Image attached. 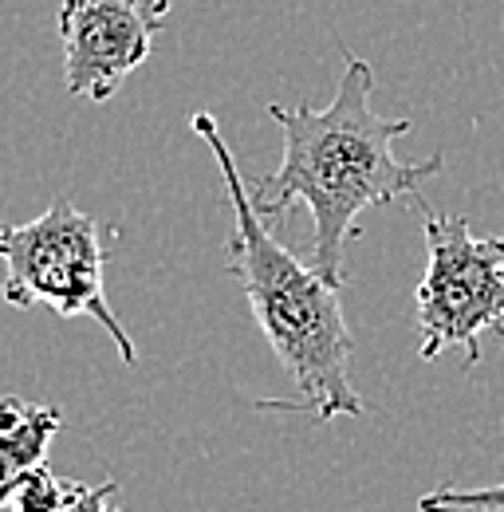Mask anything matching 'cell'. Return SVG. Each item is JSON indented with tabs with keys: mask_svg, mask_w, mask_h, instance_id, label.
Masks as SVG:
<instances>
[{
	"mask_svg": "<svg viewBox=\"0 0 504 512\" xmlns=\"http://www.w3.org/2000/svg\"><path fill=\"white\" fill-rule=\"evenodd\" d=\"M343 79L327 107L268 103V115L284 130V158L268 178H256L249 197L260 217H284L296 205L312 213V268L343 292L347 245L359 237L355 221L371 205L418 193L438 178L445 158L426 162L394 158V138L410 134V119H382L371 107L375 71L343 48Z\"/></svg>",
	"mask_w": 504,
	"mask_h": 512,
	"instance_id": "1",
	"label": "cell"
},
{
	"mask_svg": "<svg viewBox=\"0 0 504 512\" xmlns=\"http://www.w3.org/2000/svg\"><path fill=\"white\" fill-rule=\"evenodd\" d=\"M193 134L213 150L225 205H229V241H225V272L241 284L252 308V320L280 359L292 394L264 398L260 410L312 414L315 422H335L343 414H363L367 402L351 386V355L355 339L343 320L339 288L327 284L312 264L296 260L284 249L264 217L256 213L249 186L221 138L213 115L197 111L189 119Z\"/></svg>",
	"mask_w": 504,
	"mask_h": 512,
	"instance_id": "2",
	"label": "cell"
},
{
	"mask_svg": "<svg viewBox=\"0 0 504 512\" xmlns=\"http://www.w3.org/2000/svg\"><path fill=\"white\" fill-rule=\"evenodd\" d=\"M0 296L12 308H52L60 320L91 316L103 323L111 343L119 347L126 367L138 363V347L107 304L103 268L107 245L103 225L75 209L67 197H56L48 213L24 225L0 221Z\"/></svg>",
	"mask_w": 504,
	"mask_h": 512,
	"instance_id": "3",
	"label": "cell"
},
{
	"mask_svg": "<svg viewBox=\"0 0 504 512\" xmlns=\"http://www.w3.org/2000/svg\"><path fill=\"white\" fill-rule=\"evenodd\" d=\"M414 308L426 363L445 347H461L465 367H477L481 335L504 339V237L473 233L469 217L426 213V276Z\"/></svg>",
	"mask_w": 504,
	"mask_h": 512,
	"instance_id": "4",
	"label": "cell"
},
{
	"mask_svg": "<svg viewBox=\"0 0 504 512\" xmlns=\"http://www.w3.org/2000/svg\"><path fill=\"white\" fill-rule=\"evenodd\" d=\"M60 40L67 95L107 103L126 75L146 64L154 28L130 0H63Z\"/></svg>",
	"mask_w": 504,
	"mask_h": 512,
	"instance_id": "5",
	"label": "cell"
},
{
	"mask_svg": "<svg viewBox=\"0 0 504 512\" xmlns=\"http://www.w3.org/2000/svg\"><path fill=\"white\" fill-rule=\"evenodd\" d=\"M63 418L56 406H40L16 394L0 398V505L12 501L16 485L36 469L48 465V446L60 434Z\"/></svg>",
	"mask_w": 504,
	"mask_h": 512,
	"instance_id": "6",
	"label": "cell"
},
{
	"mask_svg": "<svg viewBox=\"0 0 504 512\" xmlns=\"http://www.w3.org/2000/svg\"><path fill=\"white\" fill-rule=\"evenodd\" d=\"M67 493H71V481H60L48 465H36L12 493L8 512H60L67 505Z\"/></svg>",
	"mask_w": 504,
	"mask_h": 512,
	"instance_id": "7",
	"label": "cell"
},
{
	"mask_svg": "<svg viewBox=\"0 0 504 512\" xmlns=\"http://www.w3.org/2000/svg\"><path fill=\"white\" fill-rule=\"evenodd\" d=\"M418 505H469V509L504 512V481L485 489H438V493H426Z\"/></svg>",
	"mask_w": 504,
	"mask_h": 512,
	"instance_id": "8",
	"label": "cell"
},
{
	"mask_svg": "<svg viewBox=\"0 0 504 512\" xmlns=\"http://www.w3.org/2000/svg\"><path fill=\"white\" fill-rule=\"evenodd\" d=\"M115 497H119V481H103V485L71 481L67 505H63L60 512H123L115 505Z\"/></svg>",
	"mask_w": 504,
	"mask_h": 512,
	"instance_id": "9",
	"label": "cell"
},
{
	"mask_svg": "<svg viewBox=\"0 0 504 512\" xmlns=\"http://www.w3.org/2000/svg\"><path fill=\"white\" fill-rule=\"evenodd\" d=\"M130 4L146 16V24H150L154 32H158V28L166 24V16H170V0H130Z\"/></svg>",
	"mask_w": 504,
	"mask_h": 512,
	"instance_id": "10",
	"label": "cell"
},
{
	"mask_svg": "<svg viewBox=\"0 0 504 512\" xmlns=\"http://www.w3.org/2000/svg\"><path fill=\"white\" fill-rule=\"evenodd\" d=\"M418 512H485V509H469V505H418Z\"/></svg>",
	"mask_w": 504,
	"mask_h": 512,
	"instance_id": "11",
	"label": "cell"
}]
</instances>
